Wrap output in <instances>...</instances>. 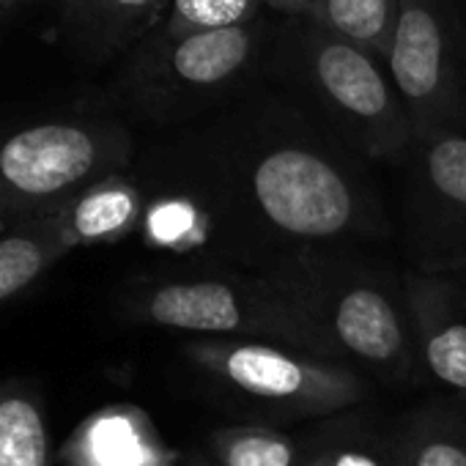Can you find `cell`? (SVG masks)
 Segmentation results:
<instances>
[{
  "instance_id": "6da1fadb",
  "label": "cell",
  "mask_w": 466,
  "mask_h": 466,
  "mask_svg": "<svg viewBox=\"0 0 466 466\" xmlns=\"http://www.w3.org/2000/svg\"><path fill=\"white\" fill-rule=\"evenodd\" d=\"M173 187L146 198L154 248L200 267L264 272L313 250H365L390 237L368 170L286 94H248L176 151Z\"/></svg>"
},
{
  "instance_id": "7a4b0ae2",
  "label": "cell",
  "mask_w": 466,
  "mask_h": 466,
  "mask_svg": "<svg viewBox=\"0 0 466 466\" xmlns=\"http://www.w3.org/2000/svg\"><path fill=\"white\" fill-rule=\"evenodd\" d=\"M289 297L368 379L409 387L422 381L403 272L365 250H313L256 272Z\"/></svg>"
},
{
  "instance_id": "3957f363",
  "label": "cell",
  "mask_w": 466,
  "mask_h": 466,
  "mask_svg": "<svg viewBox=\"0 0 466 466\" xmlns=\"http://www.w3.org/2000/svg\"><path fill=\"white\" fill-rule=\"evenodd\" d=\"M267 72L305 113L365 162L403 165L414 146L411 118L370 50L308 17L278 25Z\"/></svg>"
},
{
  "instance_id": "277c9868",
  "label": "cell",
  "mask_w": 466,
  "mask_h": 466,
  "mask_svg": "<svg viewBox=\"0 0 466 466\" xmlns=\"http://www.w3.org/2000/svg\"><path fill=\"white\" fill-rule=\"evenodd\" d=\"M275 34L267 15L250 25L181 36L157 28L124 58L113 96L132 118L154 127L214 118L248 96L267 69Z\"/></svg>"
},
{
  "instance_id": "5b68a950",
  "label": "cell",
  "mask_w": 466,
  "mask_h": 466,
  "mask_svg": "<svg viewBox=\"0 0 466 466\" xmlns=\"http://www.w3.org/2000/svg\"><path fill=\"white\" fill-rule=\"evenodd\" d=\"M129 313L137 321L198 338L261 340L340 360L329 338L256 272L198 267L184 278L140 289Z\"/></svg>"
},
{
  "instance_id": "8992f818",
  "label": "cell",
  "mask_w": 466,
  "mask_h": 466,
  "mask_svg": "<svg viewBox=\"0 0 466 466\" xmlns=\"http://www.w3.org/2000/svg\"><path fill=\"white\" fill-rule=\"evenodd\" d=\"M132 135L116 118L72 116L0 135V219L47 217L91 184L127 173Z\"/></svg>"
},
{
  "instance_id": "52a82bcc",
  "label": "cell",
  "mask_w": 466,
  "mask_h": 466,
  "mask_svg": "<svg viewBox=\"0 0 466 466\" xmlns=\"http://www.w3.org/2000/svg\"><path fill=\"white\" fill-rule=\"evenodd\" d=\"M184 354L225 400L275 417L324 420L370 395V379L354 365L278 343L195 338Z\"/></svg>"
},
{
  "instance_id": "ba28073f",
  "label": "cell",
  "mask_w": 466,
  "mask_h": 466,
  "mask_svg": "<svg viewBox=\"0 0 466 466\" xmlns=\"http://www.w3.org/2000/svg\"><path fill=\"white\" fill-rule=\"evenodd\" d=\"M384 66L414 135L466 132V23L455 0H400Z\"/></svg>"
},
{
  "instance_id": "9c48e42d",
  "label": "cell",
  "mask_w": 466,
  "mask_h": 466,
  "mask_svg": "<svg viewBox=\"0 0 466 466\" xmlns=\"http://www.w3.org/2000/svg\"><path fill=\"white\" fill-rule=\"evenodd\" d=\"M400 167L406 269L422 275L466 272V132L414 135Z\"/></svg>"
},
{
  "instance_id": "30bf717a",
  "label": "cell",
  "mask_w": 466,
  "mask_h": 466,
  "mask_svg": "<svg viewBox=\"0 0 466 466\" xmlns=\"http://www.w3.org/2000/svg\"><path fill=\"white\" fill-rule=\"evenodd\" d=\"M414 349L422 381L466 395V272L422 275L403 269Z\"/></svg>"
},
{
  "instance_id": "8fae6325",
  "label": "cell",
  "mask_w": 466,
  "mask_h": 466,
  "mask_svg": "<svg viewBox=\"0 0 466 466\" xmlns=\"http://www.w3.org/2000/svg\"><path fill=\"white\" fill-rule=\"evenodd\" d=\"M64 466H181L154 420L132 403L88 414L58 452Z\"/></svg>"
},
{
  "instance_id": "7c38bea8",
  "label": "cell",
  "mask_w": 466,
  "mask_h": 466,
  "mask_svg": "<svg viewBox=\"0 0 466 466\" xmlns=\"http://www.w3.org/2000/svg\"><path fill=\"white\" fill-rule=\"evenodd\" d=\"M170 0H58L64 42L91 64L127 58L165 25Z\"/></svg>"
},
{
  "instance_id": "4fadbf2b",
  "label": "cell",
  "mask_w": 466,
  "mask_h": 466,
  "mask_svg": "<svg viewBox=\"0 0 466 466\" xmlns=\"http://www.w3.org/2000/svg\"><path fill=\"white\" fill-rule=\"evenodd\" d=\"M146 195L129 173L107 176L66 206H61V228L69 248L116 245L143 222Z\"/></svg>"
},
{
  "instance_id": "5bb4252c",
  "label": "cell",
  "mask_w": 466,
  "mask_h": 466,
  "mask_svg": "<svg viewBox=\"0 0 466 466\" xmlns=\"http://www.w3.org/2000/svg\"><path fill=\"white\" fill-rule=\"evenodd\" d=\"M400 466H466V395L439 392L395 422Z\"/></svg>"
},
{
  "instance_id": "9a60e30c",
  "label": "cell",
  "mask_w": 466,
  "mask_h": 466,
  "mask_svg": "<svg viewBox=\"0 0 466 466\" xmlns=\"http://www.w3.org/2000/svg\"><path fill=\"white\" fill-rule=\"evenodd\" d=\"M297 466H400L395 422L376 425L370 417L340 411L299 444Z\"/></svg>"
},
{
  "instance_id": "2e32d148",
  "label": "cell",
  "mask_w": 466,
  "mask_h": 466,
  "mask_svg": "<svg viewBox=\"0 0 466 466\" xmlns=\"http://www.w3.org/2000/svg\"><path fill=\"white\" fill-rule=\"evenodd\" d=\"M69 250L61 228V208L20 222L6 237H0V302L25 291Z\"/></svg>"
},
{
  "instance_id": "e0dca14e",
  "label": "cell",
  "mask_w": 466,
  "mask_h": 466,
  "mask_svg": "<svg viewBox=\"0 0 466 466\" xmlns=\"http://www.w3.org/2000/svg\"><path fill=\"white\" fill-rule=\"evenodd\" d=\"M400 15V0H316L308 20L384 61Z\"/></svg>"
},
{
  "instance_id": "ac0fdd59",
  "label": "cell",
  "mask_w": 466,
  "mask_h": 466,
  "mask_svg": "<svg viewBox=\"0 0 466 466\" xmlns=\"http://www.w3.org/2000/svg\"><path fill=\"white\" fill-rule=\"evenodd\" d=\"M0 466H50V436L42 409L12 384L0 387Z\"/></svg>"
},
{
  "instance_id": "d6986e66",
  "label": "cell",
  "mask_w": 466,
  "mask_h": 466,
  "mask_svg": "<svg viewBox=\"0 0 466 466\" xmlns=\"http://www.w3.org/2000/svg\"><path fill=\"white\" fill-rule=\"evenodd\" d=\"M217 466H297L299 441L272 425H225L208 436Z\"/></svg>"
},
{
  "instance_id": "ffe728a7",
  "label": "cell",
  "mask_w": 466,
  "mask_h": 466,
  "mask_svg": "<svg viewBox=\"0 0 466 466\" xmlns=\"http://www.w3.org/2000/svg\"><path fill=\"white\" fill-rule=\"evenodd\" d=\"M267 0H170L165 31L173 36L225 31L250 25L264 17Z\"/></svg>"
},
{
  "instance_id": "44dd1931",
  "label": "cell",
  "mask_w": 466,
  "mask_h": 466,
  "mask_svg": "<svg viewBox=\"0 0 466 466\" xmlns=\"http://www.w3.org/2000/svg\"><path fill=\"white\" fill-rule=\"evenodd\" d=\"M316 6V0H267V12L286 17H305Z\"/></svg>"
},
{
  "instance_id": "7402d4cb",
  "label": "cell",
  "mask_w": 466,
  "mask_h": 466,
  "mask_svg": "<svg viewBox=\"0 0 466 466\" xmlns=\"http://www.w3.org/2000/svg\"><path fill=\"white\" fill-rule=\"evenodd\" d=\"M181 466H217V463L208 458V452L189 450V452H184V455H181Z\"/></svg>"
},
{
  "instance_id": "603a6c76",
  "label": "cell",
  "mask_w": 466,
  "mask_h": 466,
  "mask_svg": "<svg viewBox=\"0 0 466 466\" xmlns=\"http://www.w3.org/2000/svg\"><path fill=\"white\" fill-rule=\"evenodd\" d=\"M23 4H39V0H0V6H23Z\"/></svg>"
}]
</instances>
